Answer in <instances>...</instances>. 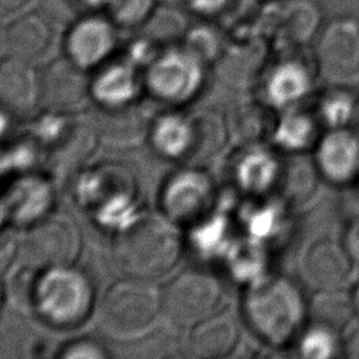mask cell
Segmentation results:
<instances>
[{
	"label": "cell",
	"instance_id": "6da1fadb",
	"mask_svg": "<svg viewBox=\"0 0 359 359\" xmlns=\"http://www.w3.org/2000/svg\"><path fill=\"white\" fill-rule=\"evenodd\" d=\"M243 314L258 338L279 348L300 335L309 307L293 280L283 275L265 273L247 285Z\"/></svg>",
	"mask_w": 359,
	"mask_h": 359
},
{
	"label": "cell",
	"instance_id": "7a4b0ae2",
	"mask_svg": "<svg viewBox=\"0 0 359 359\" xmlns=\"http://www.w3.org/2000/svg\"><path fill=\"white\" fill-rule=\"evenodd\" d=\"M114 258L126 276L156 279L178 262L182 243L167 216L144 213L114 240Z\"/></svg>",
	"mask_w": 359,
	"mask_h": 359
},
{
	"label": "cell",
	"instance_id": "3957f363",
	"mask_svg": "<svg viewBox=\"0 0 359 359\" xmlns=\"http://www.w3.org/2000/svg\"><path fill=\"white\" fill-rule=\"evenodd\" d=\"M160 290L151 279L126 276L111 285L100 304V325L115 338L147 334L161 314Z\"/></svg>",
	"mask_w": 359,
	"mask_h": 359
},
{
	"label": "cell",
	"instance_id": "277c9868",
	"mask_svg": "<svg viewBox=\"0 0 359 359\" xmlns=\"http://www.w3.org/2000/svg\"><path fill=\"white\" fill-rule=\"evenodd\" d=\"M32 302L43 320L55 327H74L90 314L94 303L91 280L73 265L41 271L32 283Z\"/></svg>",
	"mask_w": 359,
	"mask_h": 359
},
{
	"label": "cell",
	"instance_id": "5b68a950",
	"mask_svg": "<svg viewBox=\"0 0 359 359\" xmlns=\"http://www.w3.org/2000/svg\"><path fill=\"white\" fill-rule=\"evenodd\" d=\"M224 292L220 280L205 269H185L163 290L161 314L171 325L192 328L223 310Z\"/></svg>",
	"mask_w": 359,
	"mask_h": 359
},
{
	"label": "cell",
	"instance_id": "8992f818",
	"mask_svg": "<svg viewBox=\"0 0 359 359\" xmlns=\"http://www.w3.org/2000/svg\"><path fill=\"white\" fill-rule=\"evenodd\" d=\"M80 251L77 226L70 217L55 212L28 226L20 241L22 264L35 271L74 265Z\"/></svg>",
	"mask_w": 359,
	"mask_h": 359
},
{
	"label": "cell",
	"instance_id": "52a82bcc",
	"mask_svg": "<svg viewBox=\"0 0 359 359\" xmlns=\"http://www.w3.org/2000/svg\"><path fill=\"white\" fill-rule=\"evenodd\" d=\"M203 66L205 63L187 48H171L158 53L146 67L144 83L156 98L184 104L199 93Z\"/></svg>",
	"mask_w": 359,
	"mask_h": 359
},
{
	"label": "cell",
	"instance_id": "ba28073f",
	"mask_svg": "<svg viewBox=\"0 0 359 359\" xmlns=\"http://www.w3.org/2000/svg\"><path fill=\"white\" fill-rule=\"evenodd\" d=\"M216 192L212 178L199 167H189L172 174L164 184L160 203L172 223L194 226L212 213Z\"/></svg>",
	"mask_w": 359,
	"mask_h": 359
},
{
	"label": "cell",
	"instance_id": "9c48e42d",
	"mask_svg": "<svg viewBox=\"0 0 359 359\" xmlns=\"http://www.w3.org/2000/svg\"><path fill=\"white\" fill-rule=\"evenodd\" d=\"M316 63L331 81H341L359 73V20L337 17L317 34Z\"/></svg>",
	"mask_w": 359,
	"mask_h": 359
},
{
	"label": "cell",
	"instance_id": "30bf717a",
	"mask_svg": "<svg viewBox=\"0 0 359 359\" xmlns=\"http://www.w3.org/2000/svg\"><path fill=\"white\" fill-rule=\"evenodd\" d=\"M55 188L39 172H20L0 195L7 219L14 226L28 227L53 212Z\"/></svg>",
	"mask_w": 359,
	"mask_h": 359
},
{
	"label": "cell",
	"instance_id": "8fae6325",
	"mask_svg": "<svg viewBox=\"0 0 359 359\" xmlns=\"http://www.w3.org/2000/svg\"><path fill=\"white\" fill-rule=\"evenodd\" d=\"M41 102L52 112L73 115L84 109L93 100L91 80L86 77V69L67 57L48 66L41 77Z\"/></svg>",
	"mask_w": 359,
	"mask_h": 359
},
{
	"label": "cell",
	"instance_id": "7c38bea8",
	"mask_svg": "<svg viewBox=\"0 0 359 359\" xmlns=\"http://www.w3.org/2000/svg\"><path fill=\"white\" fill-rule=\"evenodd\" d=\"M115 27L109 18L100 15L76 20L65 38L66 57L86 70L101 66L116 46Z\"/></svg>",
	"mask_w": 359,
	"mask_h": 359
},
{
	"label": "cell",
	"instance_id": "4fadbf2b",
	"mask_svg": "<svg viewBox=\"0 0 359 359\" xmlns=\"http://www.w3.org/2000/svg\"><path fill=\"white\" fill-rule=\"evenodd\" d=\"M314 151L317 172L332 184H346L359 175V135L349 128L328 129Z\"/></svg>",
	"mask_w": 359,
	"mask_h": 359
},
{
	"label": "cell",
	"instance_id": "5bb4252c",
	"mask_svg": "<svg viewBox=\"0 0 359 359\" xmlns=\"http://www.w3.org/2000/svg\"><path fill=\"white\" fill-rule=\"evenodd\" d=\"M42 97L41 76L22 59L7 56L0 62V108L10 116H27Z\"/></svg>",
	"mask_w": 359,
	"mask_h": 359
},
{
	"label": "cell",
	"instance_id": "9a60e30c",
	"mask_svg": "<svg viewBox=\"0 0 359 359\" xmlns=\"http://www.w3.org/2000/svg\"><path fill=\"white\" fill-rule=\"evenodd\" d=\"M311 90L313 74L299 59H285L276 63L264 83L266 105L282 111L296 107Z\"/></svg>",
	"mask_w": 359,
	"mask_h": 359
},
{
	"label": "cell",
	"instance_id": "2e32d148",
	"mask_svg": "<svg viewBox=\"0 0 359 359\" xmlns=\"http://www.w3.org/2000/svg\"><path fill=\"white\" fill-rule=\"evenodd\" d=\"M140 91L137 66L128 59L100 67L91 79V95L105 108H119L133 104Z\"/></svg>",
	"mask_w": 359,
	"mask_h": 359
},
{
	"label": "cell",
	"instance_id": "e0dca14e",
	"mask_svg": "<svg viewBox=\"0 0 359 359\" xmlns=\"http://www.w3.org/2000/svg\"><path fill=\"white\" fill-rule=\"evenodd\" d=\"M282 163L276 154L261 146H248L234 161V181L248 195H264L282 175Z\"/></svg>",
	"mask_w": 359,
	"mask_h": 359
},
{
	"label": "cell",
	"instance_id": "ac0fdd59",
	"mask_svg": "<svg viewBox=\"0 0 359 359\" xmlns=\"http://www.w3.org/2000/svg\"><path fill=\"white\" fill-rule=\"evenodd\" d=\"M238 337L236 321L222 310L191 328L188 349L195 358H223L236 349Z\"/></svg>",
	"mask_w": 359,
	"mask_h": 359
},
{
	"label": "cell",
	"instance_id": "d6986e66",
	"mask_svg": "<svg viewBox=\"0 0 359 359\" xmlns=\"http://www.w3.org/2000/svg\"><path fill=\"white\" fill-rule=\"evenodd\" d=\"M118 192H136L132 177L122 167H93L83 171L76 180L74 195L84 208L95 209L107 198Z\"/></svg>",
	"mask_w": 359,
	"mask_h": 359
},
{
	"label": "cell",
	"instance_id": "ffe728a7",
	"mask_svg": "<svg viewBox=\"0 0 359 359\" xmlns=\"http://www.w3.org/2000/svg\"><path fill=\"white\" fill-rule=\"evenodd\" d=\"M52 28L38 14L13 18L6 31V48L10 56L32 62L41 59L52 45Z\"/></svg>",
	"mask_w": 359,
	"mask_h": 359
},
{
	"label": "cell",
	"instance_id": "44dd1931",
	"mask_svg": "<svg viewBox=\"0 0 359 359\" xmlns=\"http://www.w3.org/2000/svg\"><path fill=\"white\" fill-rule=\"evenodd\" d=\"M192 142L187 156L182 158L189 167L202 168L226 144L229 129L219 114L199 111L191 116Z\"/></svg>",
	"mask_w": 359,
	"mask_h": 359
},
{
	"label": "cell",
	"instance_id": "7402d4cb",
	"mask_svg": "<svg viewBox=\"0 0 359 359\" xmlns=\"http://www.w3.org/2000/svg\"><path fill=\"white\" fill-rule=\"evenodd\" d=\"M318 119L296 107L285 109L275 121L271 139L276 147L286 153H302L316 146Z\"/></svg>",
	"mask_w": 359,
	"mask_h": 359
},
{
	"label": "cell",
	"instance_id": "603a6c76",
	"mask_svg": "<svg viewBox=\"0 0 359 359\" xmlns=\"http://www.w3.org/2000/svg\"><path fill=\"white\" fill-rule=\"evenodd\" d=\"M97 132L72 118L63 135L45 150V157L56 165L72 168L81 164L93 154L97 144Z\"/></svg>",
	"mask_w": 359,
	"mask_h": 359
},
{
	"label": "cell",
	"instance_id": "cb8c5ba5",
	"mask_svg": "<svg viewBox=\"0 0 359 359\" xmlns=\"http://www.w3.org/2000/svg\"><path fill=\"white\" fill-rule=\"evenodd\" d=\"M101 112V111H100ZM147 119L133 104L119 108H105L98 116V136L115 144L136 143L146 132Z\"/></svg>",
	"mask_w": 359,
	"mask_h": 359
},
{
	"label": "cell",
	"instance_id": "d4e9b609",
	"mask_svg": "<svg viewBox=\"0 0 359 359\" xmlns=\"http://www.w3.org/2000/svg\"><path fill=\"white\" fill-rule=\"evenodd\" d=\"M150 140L161 156L182 160L192 142L191 116L178 114L158 116L150 126Z\"/></svg>",
	"mask_w": 359,
	"mask_h": 359
},
{
	"label": "cell",
	"instance_id": "484cf974",
	"mask_svg": "<svg viewBox=\"0 0 359 359\" xmlns=\"http://www.w3.org/2000/svg\"><path fill=\"white\" fill-rule=\"evenodd\" d=\"M307 271L313 282L327 289L344 282L351 271L348 255L332 243L314 245L307 258Z\"/></svg>",
	"mask_w": 359,
	"mask_h": 359
},
{
	"label": "cell",
	"instance_id": "4316f807",
	"mask_svg": "<svg viewBox=\"0 0 359 359\" xmlns=\"http://www.w3.org/2000/svg\"><path fill=\"white\" fill-rule=\"evenodd\" d=\"M321 10L313 0H294L282 14V34L290 45H303L318 34Z\"/></svg>",
	"mask_w": 359,
	"mask_h": 359
},
{
	"label": "cell",
	"instance_id": "83f0119b",
	"mask_svg": "<svg viewBox=\"0 0 359 359\" xmlns=\"http://www.w3.org/2000/svg\"><path fill=\"white\" fill-rule=\"evenodd\" d=\"M189 241L195 251L205 258L224 257L234 240L230 238V226L222 215H208L189 230Z\"/></svg>",
	"mask_w": 359,
	"mask_h": 359
},
{
	"label": "cell",
	"instance_id": "f1b7e54d",
	"mask_svg": "<svg viewBox=\"0 0 359 359\" xmlns=\"http://www.w3.org/2000/svg\"><path fill=\"white\" fill-rule=\"evenodd\" d=\"M224 261L230 273L247 285L265 275V250L262 243L252 237L234 240L224 255Z\"/></svg>",
	"mask_w": 359,
	"mask_h": 359
},
{
	"label": "cell",
	"instance_id": "f546056e",
	"mask_svg": "<svg viewBox=\"0 0 359 359\" xmlns=\"http://www.w3.org/2000/svg\"><path fill=\"white\" fill-rule=\"evenodd\" d=\"M136 192H118L101 202L94 212L95 222L115 234L130 227L142 215Z\"/></svg>",
	"mask_w": 359,
	"mask_h": 359
},
{
	"label": "cell",
	"instance_id": "4dcf8cb0",
	"mask_svg": "<svg viewBox=\"0 0 359 359\" xmlns=\"http://www.w3.org/2000/svg\"><path fill=\"white\" fill-rule=\"evenodd\" d=\"M341 349L344 344L339 339V331L325 324L314 321L297 337L299 355L306 359H331L338 356Z\"/></svg>",
	"mask_w": 359,
	"mask_h": 359
},
{
	"label": "cell",
	"instance_id": "1f68e13d",
	"mask_svg": "<svg viewBox=\"0 0 359 359\" xmlns=\"http://www.w3.org/2000/svg\"><path fill=\"white\" fill-rule=\"evenodd\" d=\"M358 100L351 91L334 88L320 98L317 119L328 129L348 128L358 114Z\"/></svg>",
	"mask_w": 359,
	"mask_h": 359
},
{
	"label": "cell",
	"instance_id": "d6a6232c",
	"mask_svg": "<svg viewBox=\"0 0 359 359\" xmlns=\"http://www.w3.org/2000/svg\"><path fill=\"white\" fill-rule=\"evenodd\" d=\"M266 107L247 104L234 114V125L237 133L236 136L240 140L252 143L258 139H262L265 135H272L275 121L269 119Z\"/></svg>",
	"mask_w": 359,
	"mask_h": 359
},
{
	"label": "cell",
	"instance_id": "836d02e7",
	"mask_svg": "<svg viewBox=\"0 0 359 359\" xmlns=\"http://www.w3.org/2000/svg\"><path fill=\"white\" fill-rule=\"evenodd\" d=\"M154 8L156 0H111L105 7L108 18L123 28H135L144 24Z\"/></svg>",
	"mask_w": 359,
	"mask_h": 359
},
{
	"label": "cell",
	"instance_id": "e575fe53",
	"mask_svg": "<svg viewBox=\"0 0 359 359\" xmlns=\"http://www.w3.org/2000/svg\"><path fill=\"white\" fill-rule=\"evenodd\" d=\"M184 48L192 52L203 63L216 60L222 53V45L217 34L205 27L192 29L187 36Z\"/></svg>",
	"mask_w": 359,
	"mask_h": 359
},
{
	"label": "cell",
	"instance_id": "d590c367",
	"mask_svg": "<svg viewBox=\"0 0 359 359\" xmlns=\"http://www.w3.org/2000/svg\"><path fill=\"white\" fill-rule=\"evenodd\" d=\"M279 220H282V216H279V210L273 206L254 209L245 216L247 231L250 237L262 243L264 237H268L278 229Z\"/></svg>",
	"mask_w": 359,
	"mask_h": 359
},
{
	"label": "cell",
	"instance_id": "8d00e7d4",
	"mask_svg": "<svg viewBox=\"0 0 359 359\" xmlns=\"http://www.w3.org/2000/svg\"><path fill=\"white\" fill-rule=\"evenodd\" d=\"M57 356L62 359H105L109 353L93 339H77L65 345Z\"/></svg>",
	"mask_w": 359,
	"mask_h": 359
},
{
	"label": "cell",
	"instance_id": "74e56055",
	"mask_svg": "<svg viewBox=\"0 0 359 359\" xmlns=\"http://www.w3.org/2000/svg\"><path fill=\"white\" fill-rule=\"evenodd\" d=\"M20 257V241L6 230L0 231V278L4 276Z\"/></svg>",
	"mask_w": 359,
	"mask_h": 359
},
{
	"label": "cell",
	"instance_id": "f35d334b",
	"mask_svg": "<svg viewBox=\"0 0 359 359\" xmlns=\"http://www.w3.org/2000/svg\"><path fill=\"white\" fill-rule=\"evenodd\" d=\"M229 1L230 0H187V4L191 11L203 17H210L223 11Z\"/></svg>",
	"mask_w": 359,
	"mask_h": 359
},
{
	"label": "cell",
	"instance_id": "ab89813d",
	"mask_svg": "<svg viewBox=\"0 0 359 359\" xmlns=\"http://www.w3.org/2000/svg\"><path fill=\"white\" fill-rule=\"evenodd\" d=\"M29 0H0V20L15 17Z\"/></svg>",
	"mask_w": 359,
	"mask_h": 359
},
{
	"label": "cell",
	"instance_id": "60d3db41",
	"mask_svg": "<svg viewBox=\"0 0 359 359\" xmlns=\"http://www.w3.org/2000/svg\"><path fill=\"white\" fill-rule=\"evenodd\" d=\"M344 351L348 356L359 358V325L355 327L344 342Z\"/></svg>",
	"mask_w": 359,
	"mask_h": 359
},
{
	"label": "cell",
	"instance_id": "b9f144b4",
	"mask_svg": "<svg viewBox=\"0 0 359 359\" xmlns=\"http://www.w3.org/2000/svg\"><path fill=\"white\" fill-rule=\"evenodd\" d=\"M80 6L91 10H98V8H105L111 0H76Z\"/></svg>",
	"mask_w": 359,
	"mask_h": 359
},
{
	"label": "cell",
	"instance_id": "7bdbcfd3",
	"mask_svg": "<svg viewBox=\"0 0 359 359\" xmlns=\"http://www.w3.org/2000/svg\"><path fill=\"white\" fill-rule=\"evenodd\" d=\"M10 128V115L0 108V140L7 135Z\"/></svg>",
	"mask_w": 359,
	"mask_h": 359
},
{
	"label": "cell",
	"instance_id": "ee69618b",
	"mask_svg": "<svg viewBox=\"0 0 359 359\" xmlns=\"http://www.w3.org/2000/svg\"><path fill=\"white\" fill-rule=\"evenodd\" d=\"M351 297V303H352V309L355 316L359 317V283L353 287V290L349 293Z\"/></svg>",
	"mask_w": 359,
	"mask_h": 359
},
{
	"label": "cell",
	"instance_id": "f6af8a7d",
	"mask_svg": "<svg viewBox=\"0 0 359 359\" xmlns=\"http://www.w3.org/2000/svg\"><path fill=\"white\" fill-rule=\"evenodd\" d=\"M10 171V165H8V161H7V156H6V151H0V178Z\"/></svg>",
	"mask_w": 359,
	"mask_h": 359
},
{
	"label": "cell",
	"instance_id": "bcb514c9",
	"mask_svg": "<svg viewBox=\"0 0 359 359\" xmlns=\"http://www.w3.org/2000/svg\"><path fill=\"white\" fill-rule=\"evenodd\" d=\"M6 222H8V219H7V213H6L4 205L1 202V198H0V231L3 230V226H4Z\"/></svg>",
	"mask_w": 359,
	"mask_h": 359
},
{
	"label": "cell",
	"instance_id": "7dc6e473",
	"mask_svg": "<svg viewBox=\"0 0 359 359\" xmlns=\"http://www.w3.org/2000/svg\"><path fill=\"white\" fill-rule=\"evenodd\" d=\"M0 304H1V287H0Z\"/></svg>",
	"mask_w": 359,
	"mask_h": 359
}]
</instances>
